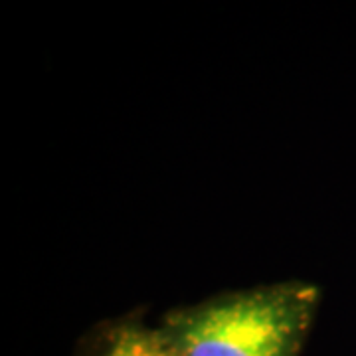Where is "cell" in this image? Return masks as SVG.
<instances>
[{
    "label": "cell",
    "mask_w": 356,
    "mask_h": 356,
    "mask_svg": "<svg viewBox=\"0 0 356 356\" xmlns=\"http://www.w3.org/2000/svg\"><path fill=\"white\" fill-rule=\"evenodd\" d=\"M318 303L315 283L277 281L175 307L156 327L178 356H301Z\"/></svg>",
    "instance_id": "1"
},
{
    "label": "cell",
    "mask_w": 356,
    "mask_h": 356,
    "mask_svg": "<svg viewBox=\"0 0 356 356\" xmlns=\"http://www.w3.org/2000/svg\"><path fill=\"white\" fill-rule=\"evenodd\" d=\"M74 356H178L143 309L95 323L77 341Z\"/></svg>",
    "instance_id": "2"
}]
</instances>
